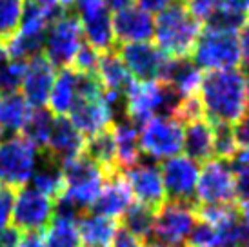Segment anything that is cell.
Here are the masks:
<instances>
[{
  "mask_svg": "<svg viewBox=\"0 0 249 247\" xmlns=\"http://www.w3.org/2000/svg\"><path fill=\"white\" fill-rule=\"evenodd\" d=\"M122 176H124L135 202L144 204V206L157 211L167 200L162 171H160V165L157 162L140 160L139 164L125 169Z\"/></svg>",
  "mask_w": 249,
  "mask_h": 247,
  "instance_id": "obj_14",
  "label": "cell"
},
{
  "mask_svg": "<svg viewBox=\"0 0 249 247\" xmlns=\"http://www.w3.org/2000/svg\"><path fill=\"white\" fill-rule=\"evenodd\" d=\"M115 149H117V165L118 169H129L131 165L139 164L142 160V149H140V137L137 124L129 120H118L111 125Z\"/></svg>",
  "mask_w": 249,
  "mask_h": 247,
  "instance_id": "obj_23",
  "label": "cell"
},
{
  "mask_svg": "<svg viewBox=\"0 0 249 247\" xmlns=\"http://www.w3.org/2000/svg\"><path fill=\"white\" fill-rule=\"evenodd\" d=\"M184 6L196 20L206 22L218 7V0H184Z\"/></svg>",
  "mask_w": 249,
  "mask_h": 247,
  "instance_id": "obj_39",
  "label": "cell"
},
{
  "mask_svg": "<svg viewBox=\"0 0 249 247\" xmlns=\"http://www.w3.org/2000/svg\"><path fill=\"white\" fill-rule=\"evenodd\" d=\"M84 155L89 157L98 167H102L107 175L118 173L117 165V149H115V140H113V133L109 129L98 133L95 137L86 138V149Z\"/></svg>",
  "mask_w": 249,
  "mask_h": 247,
  "instance_id": "obj_28",
  "label": "cell"
},
{
  "mask_svg": "<svg viewBox=\"0 0 249 247\" xmlns=\"http://www.w3.org/2000/svg\"><path fill=\"white\" fill-rule=\"evenodd\" d=\"M75 11L80 20L86 44L98 51L100 55L113 51L115 48L113 15L104 4V0H78Z\"/></svg>",
  "mask_w": 249,
  "mask_h": 247,
  "instance_id": "obj_13",
  "label": "cell"
},
{
  "mask_svg": "<svg viewBox=\"0 0 249 247\" xmlns=\"http://www.w3.org/2000/svg\"><path fill=\"white\" fill-rule=\"evenodd\" d=\"M144 246V242L139 240L137 236H133L131 233H127L124 227L118 226V231L115 234V238H113V244L111 247H142Z\"/></svg>",
  "mask_w": 249,
  "mask_h": 247,
  "instance_id": "obj_42",
  "label": "cell"
},
{
  "mask_svg": "<svg viewBox=\"0 0 249 247\" xmlns=\"http://www.w3.org/2000/svg\"><path fill=\"white\" fill-rule=\"evenodd\" d=\"M60 167L64 175V191L58 198L70 202L80 214L86 213L95 206V200L98 198L100 189L109 175L84 153L66 160Z\"/></svg>",
  "mask_w": 249,
  "mask_h": 247,
  "instance_id": "obj_3",
  "label": "cell"
},
{
  "mask_svg": "<svg viewBox=\"0 0 249 247\" xmlns=\"http://www.w3.org/2000/svg\"><path fill=\"white\" fill-rule=\"evenodd\" d=\"M236 158H240V160H244L246 164H249V149H248V151H238Z\"/></svg>",
  "mask_w": 249,
  "mask_h": 247,
  "instance_id": "obj_50",
  "label": "cell"
},
{
  "mask_svg": "<svg viewBox=\"0 0 249 247\" xmlns=\"http://www.w3.org/2000/svg\"><path fill=\"white\" fill-rule=\"evenodd\" d=\"M84 149H86V138L82 133L71 124L68 117H56L46 145L48 158L64 164L66 160L82 155Z\"/></svg>",
  "mask_w": 249,
  "mask_h": 247,
  "instance_id": "obj_19",
  "label": "cell"
},
{
  "mask_svg": "<svg viewBox=\"0 0 249 247\" xmlns=\"http://www.w3.org/2000/svg\"><path fill=\"white\" fill-rule=\"evenodd\" d=\"M20 247H46L44 236L40 233H26L22 236Z\"/></svg>",
  "mask_w": 249,
  "mask_h": 247,
  "instance_id": "obj_47",
  "label": "cell"
},
{
  "mask_svg": "<svg viewBox=\"0 0 249 247\" xmlns=\"http://www.w3.org/2000/svg\"><path fill=\"white\" fill-rule=\"evenodd\" d=\"M202 33V22L196 20L184 4H173L155 18V46L167 58H186L193 53Z\"/></svg>",
  "mask_w": 249,
  "mask_h": 247,
  "instance_id": "obj_2",
  "label": "cell"
},
{
  "mask_svg": "<svg viewBox=\"0 0 249 247\" xmlns=\"http://www.w3.org/2000/svg\"><path fill=\"white\" fill-rule=\"evenodd\" d=\"M120 220H122L120 227H124L127 233L137 236L139 240L145 242L147 238H151L155 209L144 206V204H139V202H133Z\"/></svg>",
  "mask_w": 249,
  "mask_h": 247,
  "instance_id": "obj_31",
  "label": "cell"
},
{
  "mask_svg": "<svg viewBox=\"0 0 249 247\" xmlns=\"http://www.w3.org/2000/svg\"><path fill=\"white\" fill-rule=\"evenodd\" d=\"M142 155L151 162H166L182 153L184 124L173 117H155L139 129Z\"/></svg>",
  "mask_w": 249,
  "mask_h": 247,
  "instance_id": "obj_10",
  "label": "cell"
},
{
  "mask_svg": "<svg viewBox=\"0 0 249 247\" xmlns=\"http://www.w3.org/2000/svg\"><path fill=\"white\" fill-rule=\"evenodd\" d=\"M26 71V62L9 60L0 68V95L2 93H15L20 89L22 78Z\"/></svg>",
  "mask_w": 249,
  "mask_h": 247,
  "instance_id": "obj_36",
  "label": "cell"
},
{
  "mask_svg": "<svg viewBox=\"0 0 249 247\" xmlns=\"http://www.w3.org/2000/svg\"><path fill=\"white\" fill-rule=\"evenodd\" d=\"M84 46L80 20L73 11H64L51 22L44 35V51L53 68H71L76 53Z\"/></svg>",
  "mask_w": 249,
  "mask_h": 247,
  "instance_id": "obj_7",
  "label": "cell"
},
{
  "mask_svg": "<svg viewBox=\"0 0 249 247\" xmlns=\"http://www.w3.org/2000/svg\"><path fill=\"white\" fill-rule=\"evenodd\" d=\"M42 236L46 247H82L78 227L73 220L53 218Z\"/></svg>",
  "mask_w": 249,
  "mask_h": 247,
  "instance_id": "obj_32",
  "label": "cell"
},
{
  "mask_svg": "<svg viewBox=\"0 0 249 247\" xmlns=\"http://www.w3.org/2000/svg\"><path fill=\"white\" fill-rule=\"evenodd\" d=\"M139 2V7H142L147 13H162L166 11L167 7H171L173 4H177V0H137Z\"/></svg>",
  "mask_w": 249,
  "mask_h": 247,
  "instance_id": "obj_44",
  "label": "cell"
},
{
  "mask_svg": "<svg viewBox=\"0 0 249 247\" xmlns=\"http://www.w3.org/2000/svg\"><path fill=\"white\" fill-rule=\"evenodd\" d=\"M55 200L24 185L15 191L13 207H11V226L20 233H42L53 222Z\"/></svg>",
  "mask_w": 249,
  "mask_h": 247,
  "instance_id": "obj_11",
  "label": "cell"
},
{
  "mask_svg": "<svg viewBox=\"0 0 249 247\" xmlns=\"http://www.w3.org/2000/svg\"><path fill=\"white\" fill-rule=\"evenodd\" d=\"M120 58L127 68L135 82H155L160 80L167 56L153 42L125 44L120 49Z\"/></svg>",
  "mask_w": 249,
  "mask_h": 247,
  "instance_id": "obj_16",
  "label": "cell"
},
{
  "mask_svg": "<svg viewBox=\"0 0 249 247\" xmlns=\"http://www.w3.org/2000/svg\"><path fill=\"white\" fill-rule=\"evenodd\" d=\"M22 236L24 233L15 229L13 226H7L6 229L0 231V247H20Z\"/></svg>",
  "mask_w": 249,
  "mask_h": 247,
  "instance_id": "obj_43",
  "label": "cell"
},
{
  "mask_svg": "<svg viewBox=\"0 0 249 247\" xmlns=\"http://www.w3.org/2000/svg\"><path fill=\"white\" fill-rule=\"evenodd\" d=\"M55 115L46 107L40 109H33L29 115L28 122L22 129V137L29 140L35 145L36 149H46L49 140V135L53 131V124H55Z\"/></svg>",
  "mask_w": 249,
  "mask_h": 247,
  "instance_id": "obj_30",
  "label": "cell"
},
{
  "mask_svg": "<svg viewBox=\"0 0 249 247\" xmlns=\"http://www.w3.org/2000/svg\"><path fill=\"white\" fill-rule=\"evenodd\" d=\"M31 187L40 191L49 198L56 200L64 191V175L62 167L58 162L51 158H40V162L36 165L35 173L31 176Z\"/></svg>",
  "mask_w": 249,
  "mask_h": 247,
  "instance_id": "obj_29",
  "label": "cell"
},
{
  "mask_svg": "<svg viewBox=\"0 0 249 247\" xmlns=\"http://www.w3.org/2000/svg\"><path fill=\"white\" fill-rule=\"evenodd\" d=\"M155 33V17L139 6H129L113 15V35L115 42L140 44L151 42Z\"/></svg>",
  "mask_w": 249,
  "mask_h": 247,
  "instance_id": "obj_18",
  "label": "cell"
},
{
  "mask_svg": "<svg viewBox=\"0 0 249 247\" xmlns=\"http://www.w3.org/2000/svg\"><path fill=\"white\" fill-rule=\"evenodd\" d=\"M231 129H233V137H235V142H236V145H238V151H248L249 149V109L231 125Z\"/></svg>",
  "mask_w": 249,
  "mask_h": 247,
  "instance_id": "obj_41",
  "label": "cell"
},
{
  "mask_svg": "<svg viewBox=\"0 0 249 247\" xmlns=\"http://www.w3.org/2000/svg\"><path fill=\"white\" fill-rule=\"evenodd\" d=\"M238 211H240V218H242L244 229H246V242H244V247H249V202L248 204H242Z\"/></svg>",
  "mask_w": 249,
  "mask_h": 247,
  "instance_id": "obj_48",
  "label": "cell"
},
{
  "mask_svg": "<svg viewBox=\"0 0 249 247\" xmlns=\"http://www.w3.org/2000/svg\"><path fill=\"white\" fill-rule=\"evenodd\" d=\"M198 222L193 204L167 200L155 211L151 238L160 247H187L189 236Z\"/></svg>",
  "mask_w": 249,
  "mask_h": 247,
  "instance_id": "obj_6",
  "label": "cell"
},
{
  "mask_svg": "<svg viewBox=\"0 0 249 247\" xmlns=\"http://www.w3.org/2000/svg\"><path fill=\"white\" fill-rule=\"evenodd\" d=\"M24 0H0V42L6 44L20 28Z\"/></svg>",
  "mask_w": 249,
  "mask_h": 247,
  "instance_id": "obj_33",
  "label": "cell"
},
{
  "mask_svg": "<svg viewBox=\"0 0 249 247\" xmlns=\"http://www.w3.org/2000/svg\"><path fill=\"white\" fill-rule=\"evenodd\" d=\"M9 60V55H7V49H6V44L4 42H0V68Z\"/></svg>",
  "mask_w": 249,
  "mask_h": 247,
  "instance_id": "obj_49",
  "label": "cell"
},
{
  "mask_svg": "<svg viewBox=\"0 0 249 247\" xmlns=\"http://www.w3.org/2000/svg\"><path fill=\"white\" fill-rule=\"evenodd\" d=\"M160 171L167 198L180 204H195L200 165L186 155H177L160 165Z\"/></svg>",
  "mask_w": 249,
  "mask_h": 247,
  "instance_id": "obj_15",
  "label": "cell"
},
{
  "mask_svg": "<svg viewBox=\"0 0 249 247\" xmlns=\"http://www.w3.org/2000/svg\"><path fill=\"white\" fill-rule=\"evenodd\" d=\"M196 98L211 125H233L249 109L246 75L238 68L204 73Z\"/></svg>",
  "mask_w": 249,
  "mask_h": 247,
  "instance_id": "obj_1",
  "label": "cell"
},
{
  "mask_svg": "<svg viewBox=\"0 0 249 247\" xmlns=\"http://www.w3.org/2000/svg\"><path fill=\"white\" fill-rule=\"evenodd\" d=\"M40 162L38 149L24 137L0 138V182L9 189H20L31 182Z\"/></svg>",
  "mask_w": 249,
  "mask_h": 247,
  "instance_id": "obj_8",
  "label": "cell"
},
{
  "mask_svg": "<svg viewBox=\"0 0 249 247\" xmlns=\"http://www.w3.org/2000/svg\"><path fill=\"white\" fill-rule=\"evenodd\" d=\"M235 175L229 160L211 158L198 173L195 202L198 206H228L235 202Z\"/></svg>",
  "mask_w": 249,
  "mask_h": 247,
  "instance_id": "obj_12",
  "label": "cell"
},
{
  "mask_svg": "<svg viewBox=\"0 0 249 247\" xmlns=\"http://www.w3.org/2000/svg\"><path fill=\"white\" fill-rule=\"evenodd\" d=\"M248 15H249V13H248Z\"/></svg>",
  "mask_w": 249,
  "mask_h": 247,
  "instance_id": "obj_53",
  "label": "cell"
},
{
  "mask_svg": "<svg viewBox=\"0 0 249 247\" xmlns=\"http://www.w3.org/2000/svg\"><path fill=\"white\" fill-rule=\"evenodd\" d=\"M231 165L235 175V198L242 206L249 202V164L235 157L231 160Z\"/></svg>",
  "mask_w": 249,
  "mask_h": 247,
  "instance_id": "obj_37",
  "label": "cell"
},
{
  "mask_svg": "<svg viewBox=\"0 0 249 247\" xmlns=\"http://www.w3.org/2000/svg\"><path fill=\"white\" fill-rule=\"evenodd\" d=\"M95 75H97L102 88L107 93H115V95L120 96H124L127 93V89L133 86V82H135L133 76L129 75L127 68L124 66L120 55L115 49L100 55Z\"/></svg>",
  "mask_w": 249,
  "mask_h": 247,
  "instance_id": "obj_24",
  "label": "cell"
},
{
  "mask_svg": "<svg viewBox=\"0 0 249 247\" xmlns=\"http://www.w3.org/2000/svg\"><path fill=\"white\" fill-rule=\"evenodd\" d=\"M238 48H240V64L249 68V24H246L238 33Z\"/></svg>",
  "mask_w": 249,
  "mask_h": 247,
  "instance_id": "obj_45",
  "label": "cell"
},
{
  "mask_svg": "<svg viewBox=\"0 0 249 247\" xmlns=\"http://www.w3.org/2000/svg\"><path fill=\"white\" fill-rule=\"evenodd\" d=\"M15 191L6 185H0V231L11 226V207H13Z\"/></svg>",
  "mask_w": 249,
  "mask_h": 247,
  "instance_id": "obj_40",
  "label": "cell"
},
{
  "mask_svg": "<svg viewBox=\"0 0 249 247\" xmlns=\"http://www.w3.org/2000/svg\"><path fill=\"white\" fill-rule=\"evenodd\" d=\"M29 104L24 100V96L15 93H2L0 95V138L17 137L22 133L24 125L31 115Z\"/></svg>",
  "mask_w": 249,
  "mask_h": 247,
  "instance_id": "obj_25",
  "label": "cell"
},
{
  "mask_svg": "<svg viewBox=\"0 0 249 247\" xmlns=\"http://www.w3.org/2000/svg\"><path fill=\"white\" fill-rule=\"evenodd\" d=\"M200 69L195 66V62L186 58H167L160 82H164L171 91H175L180 98H191L198 95V88L202 82Z\"/></svg>",
  "mask_w": 249,
  "mask_h": 247,
  "instance_id": "obj_20",
  "label": "cell"
},
{
  "mask_svg": "<svg viewBox=\"0 0 249 247\" xmlns=\"http://www.w3.org/2000/svg\"><path fill=\"white\" fill-rule=\"evenodd\" d=\"M118 113L124 117V96L104 91L97 96L76 98L68 118L82 133L84 138H89L109 129Z\"/></svg>",
  "mask_w": 249,
  "mask_h": 247,
  "instance_id": "obj_5",
  "label": "cell"
},
{
  "mask_svg": "<svg viewBox=\"0 0 249 247\" xmlns=\"http://www.w3.org/2000/svg\"><path fill=\"white\" fill-rule=\"evenodd\" d=\"M133 202L135 200H133V194L125 184L124 176L118 173H113L106 178L100 194L95 200L93 211L111 220H120Z\"/></svg>",
  "mask_w": 249,
  "mask_h": 247,
  "instance_id": "obj_21",
  "label": "cell"
},
{
  "mask_svg": "<svg viewBox=\"0 0 249 247\" xmlns=\"http://www.w3.org/2000/svg\"><path fill=\"white\" fill-rule=\"evenodd\" d=\"M191 60L202 73L226 71L236 69L240 66V48H238V35L202 29L196 40Z\"/></svg>",
  "mask_w": 249,
  "mask_h": 247,
  "instance_id": "obj_9",
  "label": "cell"
},
{
  "mask_svg": "<svg viewBox=\"0 0 249 247\" xmlns=\"http://www.w3.org/2000/svg\"><path fill=\"white\" fill-rule=\"evenodd\" d=\"M55 68L44 55L26 62V71L20 84V95L29 104L31 109L46 107L49 93L55 82Z\"/></svg>",
  "mask_w": 249,
  "mask_h": 247,
  "instance_id": "obj_17",
  "label": "cell"
},
{
  "mask_svg": "<svg viewBox=\"0 0 249 247\" xmlns=\"http://www.w3.org/2000/svg\"><path fill=\"white\" fill-rule=\"evenodd\" d=\"M180 98L164 82H133L124 95V118L133 124L147 122L155 117H175Z\"/></svg>",
  "mask_w": 249,
  "mask_h": 247,
  "instance_id": "obj_4",
  "label": "cell"
},
{
  "mask_svg": "<svg viewBox=\"0 0 249 247\" xmlns=\"http://www.w3.org/2000/svg\"><path fill=\"white\" fill-rule=\"evenodd\" d=\"M186 157L198 162H208L213 158V125L206 118L186 124L184 127V147Z\"/></svg>",
  "mask_w": 249,
  "mask_h": 247,
  "instance_id": "obj_27",
  "label": "cell"
},
{
  "mask_svg": "<svg viewBox=\"0 0 249 247\" xmlns=\"http://www.w3.org/2000/svg\"><path fill=\"white\" fill-rule=\"evenodd\" d=\"M78 98V73L73 68L60 69L49 93V111L55 117H68Z\"/></svg>",
  "mask_w": 249,
  "mask_h": 247,
  "instance_id": "obj_26",
  "label": "cell"
},
{
  "mask_svg": "<svg viewBox=\"0 0 249 247\" xmlns=\"http://www.w3.org/2000/svg\"><path fill=\"white\" fill-rule=\"evenodd\" d=\"M238 155V145L231 125H213V158L233 160Z\"/></svg>",
  "mask_w": 249,
  "mask_h": 247,
  "instance_id": "obj_35",
  "label": "cell"
},
{
  "mask_svg": "<svg viewBox=\"0 0 249 247\" xmlns=\"http://www.w3.org/2000/svg\"><path fill=\"white\" fill-rule=\"evenodd\" d=\"M246 86H248V96H249V73L246 75Z\"/></svg>",
  "mask_w": 249,
  "mask_h": 247,
  "instance_id": "obj_51",
  "label": "cell"
},
{
  "mask_svg": "<svg viewBox=\"0 0 249 247\" xmlns=\"http://www.w3.org/2000/svg\"><path fill=\"white\" fill-rule=\"evenodd\" d=\"M82 247H111L118 231V222L95 213H82L76 220Z\"/></svg>",
  "mask_w": 249,
  "mask_h": 247,
  "instance_id": "obj_22",
  "label": "cell"
},
{
  "mask_svg": "<svg viewBox=\"0 0 249 247\" xmlns=\"http://www.w3.org/2000/svg\"><path fill=\"white\" fill-rule=\"evenodd\" d=\"M218 6L236 11V13H249V0H218Z\"/></svg>",
  "mask_w": 249,
  "mask_h": 247,
  "instance_id": "obj_46",
  "label": "cell"
},
{
  "mask_svg": "<svg viewBox=\"0 0 249 247\" xmlns=\"http://www.w3.org/2000/svg\"><path fill=\"white\" fill-rule=\"evenodd\" d=\"M142 247H160V246H157V244H144Z\"/></svg>",
  "mask_w": 249,
  "mask_h": 247,
  "instance_id": "obj_52",
  "label": "cell"
},
{
  "mask_svg": "<svg viewBox=\"0 0 249 247\" xmlns=\"http://www.w3.org/2000/svg\"><path fill=\"white\" fill-rule=\"evenodd\" d=\"M248 24V15L236 13L226 7H216L213 15L206 20V28L214 29V31H224V33H235L238 35L240 29Z\"/></svg>",
  "mask_w": 249,
  "mask_h": 247,
  "instance_id": "obj_34",
  "label": "cell"
},
{
  "mask_svg": "<svg viewBox=\"0 0 249 247\" xmlns=\"http://www.w3.org/2000/svg\"><path fill=\"white\" fill-rule=\"evenodd\" d=\"M98 60H100V53L95 51L93 48H89L88 44H84L80 51L76 53L75 60L71 64V68L78 71V73H95L98 66Z\"/></svg>",
  "mask_w": 249,
  "mask_h": 247,
  "instance_id": "obj_38",
  "label": "cell"
}]
</instances>
